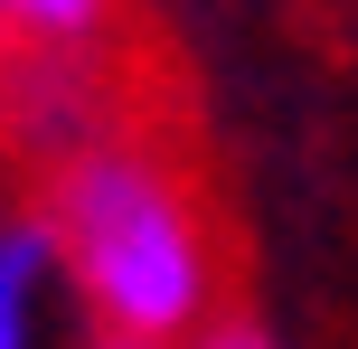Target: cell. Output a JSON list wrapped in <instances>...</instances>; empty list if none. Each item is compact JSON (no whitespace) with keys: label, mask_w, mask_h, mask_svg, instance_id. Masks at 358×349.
<instances>
[{"label":"cell","mask_w":358,"mask_h":349,"mask_svg":"<svg viewBox=\"0 0 358 349\" xmlns=\"http://www.w3.org/2000/svg\"><path fill=\"white\" fill-rule=\"evenodd\" d=\"M38 245L85 283L104 340L170 349L208 312V283H217L208 208L189 199L179 170H161L132 142H94V151H76V161H57Z\"/></svg>","instance_id":"1"},{"label":"cell","mask_w":358,"mask_h":349,"mask_svg":"<svg viewBox=\"0 0 358 349\" xmlns=\"http://www.w3.org/2000/svg\"><path fill=\"white\" fill-rule=\"evenodd\" d=\"M38 236H10L0 245V349H29V283H38Z\"/></svg>","instance_id":"2"},{"label":"cell","mask_w":358,"mask_h":349,"mask_svg":"<svg viewBox=\"0 0 358 349\" xmlns=\"http://www.w3.org/2000/svg\"><path fill=\"white\" fill-rule=\"evenodd\" d=\"M104 10L113 0H0V19H19L38 38H85V29H104Z\"/></svg>","instance_id":"3"},{"label":"cell","mask_w":358,"mask_h":349,"mask_svg":"<svg viewBox=\"0 0 358 349\" xmlns=\"http://www.w3.org/2000/svg\"><path fill=\"white\" fill-rule=\"evenodd\" d=\"M198 349H273V331H264V321H217Z\"/></svg>","instance_id":"4"},{"label":"cell","mask_w":358,"mask_h":349,"mask_svg":"<svg viewBox=\"0 0 358 349\" xmlns=\"http://www.w3.org/2000/svg\"><path fill=\"white\" fill-rule=\"evenodd\" d=\"M94 349H151V340H94Z\"/></svg>","instance_id":"5"}]
</instances>
